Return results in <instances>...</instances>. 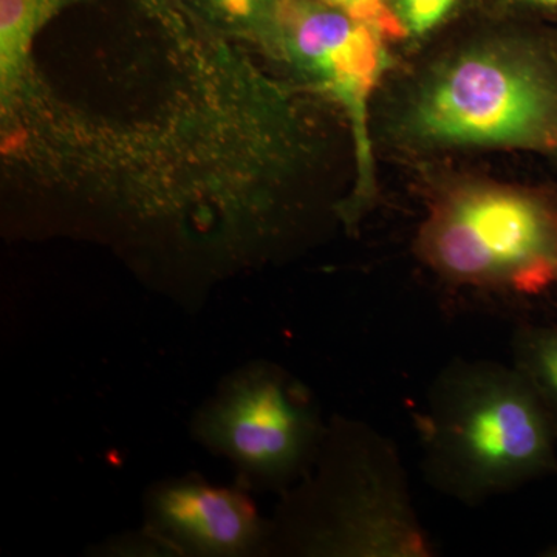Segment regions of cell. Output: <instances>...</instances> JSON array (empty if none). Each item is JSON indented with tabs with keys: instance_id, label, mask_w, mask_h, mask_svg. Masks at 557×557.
<instances>
[{
	"instance_id": "cell-7",
	"label": "cell",
	"mask_w": 557,
	"mask_h": 557,
	"mask_svg": "<svg viewBox=\"0 0 557 557\" xmlns=\"http://www.w3.org/2000/svg\"><path fill=\"white\" fill-rule=\"evenodd\" d=\"M149 515L157 533L196 555H249L269 537L265 523L244 494L196 480L157 487Z\"/></svg>"
},
{
	"instance_id": "cell-10",
	"label": "cell",
	"mask_w": 557,
	"mask_h": 557,
	"mask_svg": "<svg viewBox=\"0 0 557 557\" xmlns=\"http://www.w3.org/2000/svg\"><path fill=\"white\" fill-rule=\"evenodd\" d=\"M457 0H397L395 13L401 22L406 38H426L429 33L437 30Z\"/></svg>"
},
{
	"instance_id": "cell-4",
	"label": "cell",
	"mask_w": 557,
	"mask_h": 557,
	"mask_svg": "<svg viewBox=\"0 0 557 557\" xmlns=\"http://www.w3.org/2000/svg\"><path fill=\"white\" fill-rule=\"evenodd\" d=\"M417 251L453 284L537 293L557 282V212L527 190L467 183L429 208Z\"/></svg>"
},
{
	"instance_id": "cell-9",
	"label": "cell",
	"mask_w": 557,
	"mask_h": 557,
	"mask_svg": "<svg viewBox=\"0 0 557 557\" xmlns=\"http://www.w3.org/2000/svg\"><path fill=\"white\" fill-rule=\"evenodd\" d=\"M515 368L545 410L557 409V330H523L515 339Z\"/></svg>"
},
{
	"instance_id": "cell-12",
	"label": "cell",
	"mask_w": 557,
	"mask_h": 557,
	"mask_svg": "<svg viewBox=\"0 0 557 557\" xmlns=\"http://www.w3.org/2000/svg\"><path fill=\"white\" fill-rule=\"evenodd\" d=\"M212 2L234 20H248L259 10L262 0H212Z\"/></svg>"
},
{
	"instance_id": "cell-13",
	"label": "cell",
	"mask_w": 557,
	"mask_h": 557,
	"mask_svg": "<svg viewBox=\"0 0 557 557\" xmlns=\"http://www.w3.org/2000/svg\"><path fill=\"white\" fill-rule=\"evenodd\" d=\"M527 2L541 7H557V0H527Z\"/></svg>"
},
{
	"instance_id": "cell-11",
	"label": "cell",
	"mask_w": 557,
	"mask_h": 557,
	"mask_svg": "<svg viewBox=\"0 0 557 557\" xmlns=\"http://www.w3.org/2000/svg\"><path fill=\"white\" fill-rule=\"evenodd\" d=\"M322 3L372 25L388 42L406 39L401 22L392 9L391 0H322Z\"/></svg>"
},
{
	"instance_id": "cell-3",
	"label": "cell",
	"mask_w": 557,
	"mask_h": 557,
	"mask_svg": "<svg viewBox=\"0 0 557 557\" xmlns=\"http://www.w3.org/2000/svg\"><path fill=\"white\" fill-rule=\"evenodd\" d=\"M307 469L313 472L285 515L289 547L319 556H432L405 468L380 432L339 421Z\"/></svg>"
},
{
	"instance_id": "cell-8",
	"label": "cell",
	"mask_w": 557,
	"mask_h": 557,
	"mask_svg": "<svg viewBox=\"0 0 557 557\" xmlns=\"http://www.w3.org/2000/svg\"><path fill=\"white\" fill-rule=\"evenodd\" d=\"M67 0H0V101L10 109L20 90L32 44Z\"/></svg>"
},
{
	"instance_id": "cell-5",
	"label": "cell",
	"mask_w": 557,
	"mask_h": 557,
	"mask_svg": "<svg viewBox=\"0 0 557 557\" xmlns=\"http://www.w3.org/2000/svg\"><path fill=\"white\" fill-rule=\"evenodd\" d=\"M196 432L247 478L284 485L304 475L325 431L295 381L258 366L231 379L205 406Z\"/></svg>"
},
{
	"instance_id": "cell-1",
	"label": "cell",
	"mask_w": 557,
	"mask_h": 557,
	"mask_svg": "<svg viewBox=\"0 0 557 557\" xmlns=\"http://www.w3.org/2000/svg\"><path fill=\"white\" fill-rule=\"evenodd\" d=\"M388 135L413 152L557 150V70L515 39L440 50L395 95Z\"/></svg>"
},
{
	"instance_id": "cell-6",
	"label": "cell",
	"mask_w": 557,
	"mask_h": 557,
	"mask_svg": "<svg viewBox=\"0 0 557 557\" xmlns=\"http://www.w3.org/2000/svg\"><path fill=\"white\" fill-rule=\"evenodd\" d=\"M278 32L289 60L338 102L350 126L357 159V196L375 190L372 102L388 64V40L372 25L325 3L285 0Z\"/></svg>"
},
{
	"instance_id": "cell-2",
	"label": "cell",
	"mask_w": 557,
	"mask_h": 557,
	"mask_svg": "<svg viewBox=\"0 0 557 557\" xmlns=\"http://www.w3.org/2000/svg\"><path fill=\"white\" fill-rule=\"evenodd\" d=\"M429 482L463 504L502 496L553 465V421L516 368L456 361L429 392L421 420Z\"/></svg>"
}]
</instances>
